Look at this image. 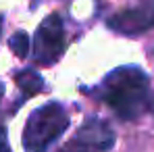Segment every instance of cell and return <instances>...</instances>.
Returning a JSON list of instances; mask_svg holds the SVG:
<instances>
[{"label":"cell","instance_id":"6da1fadb","mask_svg":"<svg viewBox=\"0 0 154 152\" xmlns=\"http://www.w3.org/2000/svg\"><path fill=\"white\" fill-rule=\"evenodd\" d=\"M148 75L137 67H121L104 79V102L125 121L137 119L148 102Z\"/></svg>","mask_w":154,"mask_h":152},{"label":"cell","instance_id":"7a4b0ae2","mask_svg":"<svg viewBox=\"0 0 154 152\" xmlns=\"http://www.w3.org/2000/svg\"><path fill=\"white\" fill-rule=\"evenodd\" d=\"M69 117L58 102H48L29 115L23 129L25 152H46L67 131Z\"/></svg>","mask_w":154,"mask_h":152},{"label":"cell","instance_id":"3957f363","mask_svg":"<svg viewBox=\"0 0 154 152\" xmlns=\"http://www.w3.org/2000/svg\"><path fill=\"white\" fill-rule=\"evenodd\" d=\"M65 52V31L58 15H50L42 21L35 33V58L40 65H52Z\"/></svg>","mask_w":154,"mask_h":152},{"label":"cell","instance_id":"277c9868","mask_svg":"<svg viewBox=\"0 0 154 152\" xmlns=\"http://www.w3.org/2000/svg\"><path fill=\"white\" fill-rule=\"evenodd\" d=\"M154 25V8L152 6H142V8H129L121 11L115 17L108 19V27L125 33V36H135L146 31L148 27Z\"/></svg>","mask_w":154,"mask_h":152},{"label":"cell","instance_id":"5b68a950","mask_svg":"<svg viewBox=\"0 0 154 152\" xmlns=\"http://www.w3.org/2000/svg\"><path fill=\"white\" fill-rule=\"evenodd\" d=\"M75 140L81 142L88 150L92 148L96 152H108L115 146V131L110 129V125L106 121H100V119L92 117V119H88V123L81 125Z\"/></svg>","mask_w":154,"mask_h":152},{"label":"cell","instance_id":"8992f818","mask_svg":"<svg viewBox=\"0 0 154 152\" xmlns=\"http://www.w3.org/2000/svg\"><path fill=\"white\" fill-rule=\"evenodd\" d=\"M15 81H17V85L25 92V96H33V94L42 92V88H44V79L38 75L35 71H31V69L19 71V73L15 75Z\"/></svg>","mask_w":154,"mask_h":152},{"label":"cell","instance_id":"52a82bcc","mask_svg":"<svg viewBox=\"0 0 154 152\" xmlns=\"http://www.w3.org/2000/svg\"><path fill=\"white\" fill-rule=\"evenodd\" d=\"M8 48L13 50L15 56L25 58L27 54H29V36H27L25 31H15L11 36V40H8Z\"/></svg>","mask_w":154,"mask_h":152},{"label":"cell","instance_id":"ba28073f","mask_svg":"<svg viewBox=\"0 0 154 152\" xmlns=\"http://www.w3.org/2000/svg\"><path fill=\"white\" fill-rule=\"evenodd\" d=\"M0 152H13L8 146V140H6V129L0 125Z\"/></svg>","mask_w":154,"mask_h":152},{"label":"cell","instance_id":"9c48e42d","mask_svg":"<svg viewBox=\"0 0 154 152\" xmlns=\"http://www.w3.org/2000/svg\"><path fill=\"white\" fill-rule=\"evenodd\" d=\"M2 92H4V85L0 83V98H2Z\"/></svg>","mask_w":154,"mask_h":152},{"label":"cell","instance_id":"30bf717a","mask_svg":"<svg viewBox=\"0 0 154 152\" xmlns=\"http://www.w3.org/2000/svg\"><path fill=\"white\" fill-rule=\"evenodd\" d=\"M152 104H154V102H152Z\"/></svg>","mask_w":154,"mask_h":152}]
</instances>
